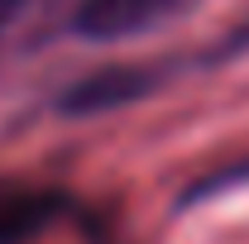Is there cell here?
<instances>
[{
    "mask_svg": "<svg viewBox=\"0 0 249 244\" xmlns=\"http://www.w3.org/2000/svg\"><path fill=\"white\" fill-rule=\"evenodd\" d=\"M187 5L192 0H77L67 24L91 43H115V38H134L178 19Z\"/></svg>",
    "mask_w": 249,
    "mask_h": 244,
    "instance_id": "cell-1",
    "label": "cell"
},
{
    "mask_svg": "<svg viewBox=\"0 0 249 244\" xmlns=\"http://www.w3.org/2000/svg\"><path fill=\"white\" fill-rule=\"evenodd\" d=\"M144 72L139 67H120V72H101V77H91V82H82L77 91L67 96V105L72 110H96V105H115V101H124V96L144 91Z\"/></svg>",
    "mask_w": 249,
    "mask_h": 244,
    "instance_id": "cell-2",
    "label": "cell"
},
{
    "mask_svg": "<svg viewBox=\"0 0 249 244\" xmlns=\"http://www.w3.org/2000/svg\"><path fill=\"white\" fill-rule=\"evenodd\" d=\"M58 5H67V0H0V58L15 43H24L34 24H43Z\"/></svg>",
    "mask_w": 249,
    "mask_h": 244,
    "instance_id": "cell-3",
    "label": "cell"
}]
</instances>
